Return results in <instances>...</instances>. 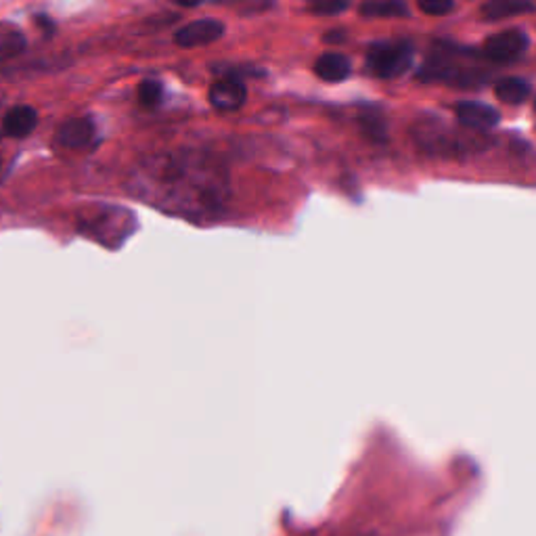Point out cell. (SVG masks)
<instances>
[{
	"mask_svg": "<svg viewBox=\"0 0 536 536\" xmlns=\"http://www.w3.org/2000/svg\"><path fill=\"white\" fill-rule=\"evenodd\" d=\"M455 113L459 124L472 132H486L501 122V113L480 100H461L455 105Z\"/></svg>",
	"mask_w": 536,
	"mask_h": 536,
	"instance_id": "7",
	"label": "cell"
},
{
	"mask_svg": "<svg viewBox=\"0 0 536 536\" xmlns=\"http://www.w3.org/2000/svg\"><path fill=\"white\" fill-rule=\"evenodd\" d=\"M359 124L365 137L371 143H386L388 140V122L384 111L379 107L367 105L359 113Z\"/></svg>",
	"mask_w": 536,
	"mask_h": 536,
	"instance_id": "13",
	"label": "cell"
},
{
	"mask_svg": "<svg viewBox=\"0 0 536 536\" xmlns=\"http://www.w3.org/2000/svg\"><path fill=\"white\" fill-rule=\"evenodd\" d=\"M25 51V36L13 25L0 24V63L15 59Z\"/></svg>",
	"mask_w": 536,
	"mask_h": 536,
	"instance_id": "16",
	"label": "cell"
},
{
	"mask_svg": "<svg viewBox=\"0 0 536 536\" xmlns=\"http://www.w3.org/2000/svg\"><path fill=\"white\" fill-rule=\"evenodd\" d=\"M415 62V49L402 40H379L367 51V72L375 78L394 80L411 70Z\"/></svg>",
	"mask_w": 536,
	"mask_h": 536,
	"instance_id": "3",
	"label": "cell"
},
{
	"mask_svg": "<svg viewBox=\"0 0 536 536\" xmlns=\"http://www.w3.org/2000/svg\"><path fill=\"white\" fill-rule=\"evenodd\" d=\"M147 180H153L162 191H177L172 196V201L177 199L178 191H183V187L189 196L191 207H218L220 196V177L218 172H204L201 162H189V159H174L166 158L162 162H153L147 172ZM164 193V196H168Z\"/></svg>",
	"mask_w": 536,
	"mask_h": 536,
	"instance_id": "1",
	"label": "cell"
},
{
	"mask_svg": "<svg viewBox=\"0 0 536 536\" xmlns=\"http://www.w3.org/2000/svg\"><path fill=\"white\" fill-rule=\"evenodd\" d=\"M225 36V24L220 19H197V22H191L183 25L174 36V43H177L180 49H199V46H207L216 43Z\"/></svg>",
	"mask_w": 536,
	"mask_h": 536,
	"instance_id": "6",
	"label": "cell"
},
{
	"mask_svg": "<svg viewBox=\"0 0 536 536\" xmlns=\"http://www.w3.org/2000/svg\"><path fill=\"white\" fill-rule=\"evenodd\" d=\"M531 49V38L524 30H502L484 40V55L494 63H513Z\"/></svg>",
	"mask_w": 536,
	"mask_h": 536,
	"instance_id": "4",
	"label": "cell"
},
{
	"mask_svg": "<svg viewBox=\"0 0 536 536\" xmlns=\"http://www.w3.org/2000/svg\"><path fill=\"white\" fill-rule=\"evenodd\" d=\"M92 139H95V124L91 118L67 120L57 132V143L65 149H84Z\"/></svg>",
	"mask_w": 536,
	"mask_h": 536,
	"instance_id": "9",
	"label": "cell"
},
{
	"mask_svg": "<svg viewBox=\"0 0 536 536\" xmlns=\"http://www.w3.org/2000/svg\"><path fill=\"white\" fill-rule=\"evenodd\" d=\"M164 99V84L159 82V80H143V82L139 84V100L140 105L149 107V110H153V107H158L159 103H162Z\"/></svg>",
	"mask_w": 536,
	"mask_h": 536,
	"instance_id": "18",
	"label": "cell"
},
{
	"mask_svg": "<svg viewBox=\"0 0 536 536\" xmlns=\"http://www.w3.org/2000/svg\"><path fill=\"white\" fill-rule=\"evenodd\" d=\"M36 22H38V28H40V30H44L46 34H53V32H55V28H53V22H51L49 17H44V15H43V17H36Z\"/></svg>",
	"mask_w": 536,
	"mask_h": 536,
	"instance_id": "20",
	"label": "cell"
},
{
	"mask_svg": "<svg viewBox=\"0 0 536 536\" xmlns=\"http://www.w3.org/2000/svg\"><path fill=\"white\" fill-rule=\"evenodd\" d=\"M352 65L344 55L340 53H323L314 63V73L323 80V82H344L350 78Z\"/></svg>",
	"mask_w": 536,
	"mask_h": 536,
	"instance_id": "11",
	"label": "cell"
},
{
	"mask_svg": "<svg viewBox=\"0 0 536 536\" xmlns=\"http://www.w3.org/2000/svg\"><path fill=\"white\" fill-rule=\"evenodd\" d=\"M210 103L218 111H237L245 105L247 91L239 78L226 76L210 86Z\"/></svg>",
	"mask_w": 536,
	"mask_h": 536,
	"instance_id": "8",
	"label": "cell"
},
{
	"mask_svg": "<svg viewBox=\"0 0 536 536\" xmlns=\"http://www.w3.org/2000/svg\"><path fill=\"white\" fill-rule=\"evenodd\" d=\"M325 40H330V43L333 40V43H338V44H340V40H344V34H341V32H330V34H327V36H325Z\"/></svg>",
	"mask_w": 536,
	"mask_h": 536,
	"instance_id": "22",
	"label": "cell"
},
{
	"mask_svg": "<svg viewBox=\"0 0 536 536\" xmlns=\"http://www.w3.org/2000/svg\"><path fill=\"white\" fill-rule=\"evenodd\" d=\"M415 137H417V145L426 153L442 158H464L484 147V139L480 134L464 137V134L448 129V124L438 118H432L430 122L421 120L415 126Z\"/></svg>",
	"mask_w": 536,
	"mask_h": 536,
	"instance_id": "2",
	"label": "cell"
},
{
	"mask_svg": "<svg viewBox=\"0 0 536 536\" xmlns=\"http://www.w3.org/2000/svg\"><path fill=\"white\" fill-rule=\"evenodd\" d=\"M532 0H488L482 5V17L488 22H501V19L526 15V13H532Z\"/></svg>",
	"mask_w": 536,
	"mask_h": 536,
	"instance_id": "12",
	"label": "cell"
},
{
	"mask_svg": "<svg viewBox=\"0 0 536 536\" xmlns=\"http://www.w3.org/2000/svg\"><path fill=\"white\" fill-rule=\"evenodd\" d=\"M359 13L371 19H400L408 17V6L405 0H363Z\"/></svg>",
	"mask_w": 536,
	"mask_h": 536,
	"instance_id": "15",
	"label": "cell"
},
{
	"mask_svg": "<svg viewBox=\"0 0 536 536\" xmlns=\"http://www.w3.org/2000/svg\"><path fill=\"white\" fill-rule=\"evenodd\" d=\"M38 124V113L30 105H17L3 120V132L11 139H24L34 132Z\"/></svg>",
	"mask_w": 536,
	"mask_h": 536,
	"instance_id": "10",
	"label": "cell"
},
{
	"mask_svg": "<svg viewBox=\"0 0 536 536\" xmlns=\"http://www.w3.org/2000/svg\"><path fill=\"white\" fill-rule=\"evenodd\" d=\"M417 6L426 15L445 17L455 9V0H417Z\"/></svg>",
	"mask_w": 536,
	"mask_h": 536,
	"instance_id": "19",
	"label": "cell"
},
{
	"mask_svg": "<svg viewBox=\"0 0 536 536\" xmlns=\"http://www.w3.org/2000/svg\"><path fill=\"white\" fill-rule=\"evenodd\" d=\"M172 3L178 6H185V9H191V6H197L201 0H172Z\"/></svg>",
	"mask_w": 536,
	"mask_h": 536,
	"instance_id": "21",
	"label": "cell"
},
{
	"mask_svg": "<svg viewBox=\"0 0 536 536\" xmlns=\"http://www.w3.org/2000/svg\"><path fill=\"white\" fill-rule=\"evenodd\" d=\"M113 225H124V226H132V216L129 212H124V207H110L107 212H99L95 216H91L89 220H82V231L91 237H95L99 241H103L105 245H110V241H122L129 234L120 233L118 229H113Z\"/></svg>",
	"mask_w": 536,
	"mask_h": 536,
	"instance_id": "5",
	"label": "cell"
},
{
	"mask_svg": "<svg viewBox=\"0 0 536 536\" xmlns=\"http://www.w3.org/2000/svg\"><path fill=\"white\" fill-rule=\"evenodd\" d=\"M494 95L505 105H522L532 95V86L524 78H502L494 86Z\"/></svg>",
	"mask_w": 536,
	"mask_h": 536,
	"instance_id": "14",
	"label": "cell"
},
{
	"mask_svg": "<svg viewBox=\"0 0 536 536\" xmlns=\"http://www.w3.org/2000/svg\"><path fill=\"white\" fill-rule=\"evenodd\" d=\"M352 0H308V13L317 17H335L350 9Z\"/></svg>",
	"mask_w": 536,
	"mask_h": 536,
	"instance_id": "17",
	"label": "cell"
}]
</instances>
